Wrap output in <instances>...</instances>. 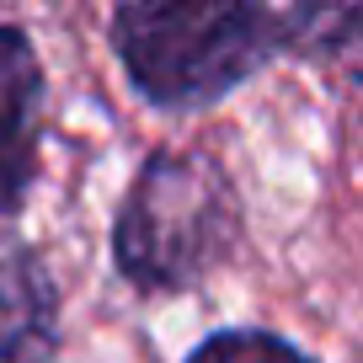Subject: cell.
Listing matches in <instances>:
<instances>
[{
    "mask_svg": "<svg viewBox=\"0 0 363 363\" xmlns=\"http://www.w3.org/2000/svg\"><path fill=\"white\" fill-rule=\"evenodd\" d=\"M107 38L134 96L171 118L208 113L272 59H289L284 6L251 0H123L107 16Z\"/></svg>",
    "mask_w": 363,
    "mask_h": 363,
    "instance_id": "1",
    "label": "cell"
},
{
    "mask_svg": "<svg viewBox=\"0 0 363 363\" xmlns=\"http://www.w3.org/2000/svg\"><path fill=\"white\" fill-rule=\"evenodd\" d=\"M246 246V208L208 150L160 145L139 160L113 214V267L134 294H193Z\"/></svg>",
    "mask_w": 363,
    "mask_h": 363,
    "instance_id": "2",
    "label": "cell"
},
{
    "mask_svg": "<svg viewBox=\"0 0 363 363\" xmlns=\"http://www.w3.org/2000/svg\"><path fill=\"white\" fill-rule=\"evenodd\" d=\"M48 75L27 27L0 22V219L27 208L43 171Z\"/></svg>",
    "mask_w": 363,
    "mask_h": 363,
    "instance_id": "3",
    "label": "cell"
},
{
    "mask_svg": "<svg viewBox=\"0 0 363 363\" xmlns=\"http://www.w3.org/2000/svg\"><path fill=\"white\" fill-rule=\"evenodd\" d=\"M65 347V299L33 240H0V363H54Z\"/></svg>",
    "mask_w": 363,
    "mask_h": 363,
    "instance_id": "4",
    "label": "cell"
},
{
    "mask_svg": "<svg viewBox=\"0 0 363 363\" xmlns=\"http://www.w3.org/2000/svg\"><path fill=\"white\" fill-rule=\"evenodd\" d=\"M182 363H320L315 352H305L299 342H289L284 331L267 326H219L203 342H193V352Z\"/></svg>",
    "mask_w": 363,
    "mask_h": 363,
    "instance_id": "5",
    "label": "cell"
}]
</instances>
